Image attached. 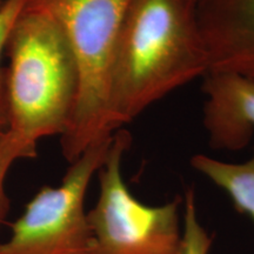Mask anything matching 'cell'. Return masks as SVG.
<instances>
[{"label": "cell", "instance_id": "cell-1", "mask_svg": "<svg viewBox=\"0 0 254 254\" xmlns=\"http://www.w3.org/2000/svg\"><path fill=\"white\" fill-rule=\"evenodd\" d=\"M208 71L196 0H131L110 64L111 131Z\"/></svg>", "mask_w": 254, "mask_h": 254}, {"label": "cell", "instance_id": "cell-2", "mask_svg": "<svg viewBox=\"0 0 254 254\" xmlns=\"http://www.w3.org/2000/svg\"><path fill=\"white\" fill-rule=\"evenodd\" d=\"M8 131L38 146L62 136L77 105L80 74L65 31L46 11L26 7L6 38Z\"/></svg>", "mask_w": 254, "mask_h": 254}, {"label": "cell", "instance_id": "cell-3", "mask_svg": "<svg viewBox=\"0 0 254 254\" xmlns=\"http://www.w3.org/2000/svg\"><path fill=\"white\" fill-rule=\"evenodd\" d=\"M131 0H25L63 27L77 58L80 88L68 128L60 136L63 157L73 163L94 142L112 136L107 95L112 53Z\"/></svg>", "mask_w": 254, "mask_h": 254}, {"label": "cell", "instance_id": "cell-4", "mask_svg": "<svg viewBox=\"0 0 254 254\" xmlns=\"http://www.w3.org/2000/svg\"><path fill=\"white\" fill-rule=\"evenodd\" d=\"M131 144V133L118 129L98 171L99 196L87 212L92 254H180L183 198L150 206L132 194L122 173L123 158Z\"/></svg>", "mask_w": 254, "mask_h": 254}, {"label": "cell", "instance_id": "cell-5", "mask_svg": "<svg viewBox=\"0 0 254 254\" xmlns=\"http://www.w3.org/2000/svg\"><path fill=\"white\" fill-rule=\"evenodd\" d=\"M112 140L113 135L94 142L69 164L59 186L38 190L11 224V236L0 243V254H92L85 198Z\"/></svg>", "mask_w": 254, "mask_h": 254}, {"label": "cell", "instance_id": "cell-6", "mask_svg": "<svg viewBox=\"0 0 254 254\" xmlns=\"http://www.w3.org/2000/svg\"><path fill=\"white\" fill-rule=\"evenodd\" d=\"M208 52V72H231L254 80V0H196Z\"/></svg>", "mask_w": 254, "mask_h": 254}, {"label": "cell", "instance_id": "cell-7", "mask_svg": "<svg viewBox=\"0 0 254 254\" xmlns=\"http://www.w3.org/2000/svg\"><path fill=\"white\" fill-rule=\"evenodd\" d=\"M202 93L204 127L212 150L241 151L254 134V80L231 72H208Z\"/></svg>", "mask_w": 254, "mask_h": 254}, {"label": "cell", "instance_id": "cell-8", "mask_svg": "<svg viewBox=\"0 0 254 254\" xmlns=\"http://www.w3.org/2000/svg\"><path fill=\"white\" fill-rule=\"evenodd\" d=\"M190 166L224 190L240 213L254 220V150L244 163H226L205 154L190 158Z\"/></svg>", "mask_w": 254, "mask_h": 254}, {"label": "cell", "instance_id": "cell-9", "mask_svg": "<svg viewBox=\"0 0 254 254\" xmlns=\"http://www.w3.org/2000/svg\"><path fill=\"white\" fill-rule=\"evenodd\" d=\"M38 155V146L24 140L11 131L0 134V226L7 217L11 200L6 193V179L14 163L21 159H33Z\"/></svg>", "mask_w": 254, "mask_h": 254}, {"label": "cell", "instance_id": "cell-10", "mask_svg": "<svg viewBox=\"0 0 254 254\" xmlns=\"http://www.w3.org/2000/svg\"><path fill=\"white\" fill-rule=\"evenodd\" d=\"M183 206V243L180 254H209L212 237L199 220L192 187L186 190Z\"/></svg>", "mask_w": 254, "mask_h": 254}, {"label": "cell", "instance_id": "cell-11", "mask_svg": "<svg viewBox=\"0 0 254 254\" xmlns=\"http://www.w3.org/2000/svg\"><path fill=\"white\" fill-rule=\"evenodd\" d=\"M25 0H6L0 11V134L8 131L9 112L6 87V67L1 66L6 38L18 14L23 9Z\"/></svg>", "mask_w": 254, "mask_h": 254}, {"label": "cell", "instance_id": "cell-12", "mask_svg": "<svg viewBox=\"0 0 254 254\" xmlns=\"http://www.w3.org/2000/svg\"><path fill=\"white\" fill-rule=\"evenodd\" d=\"M5 1H6V0H0V11H1V8H2V6H4Z\"/></svg>", "mask_w": 254, "mask_h": 254}]
</instances>
